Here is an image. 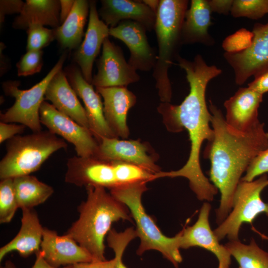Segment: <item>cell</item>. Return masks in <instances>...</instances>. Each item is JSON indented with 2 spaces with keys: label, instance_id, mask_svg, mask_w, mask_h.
<instances>
[{
  "label": "cell",
  "instance_id": "obj_25",
  "mask_svg": "<svg viewBox=\"0 0 268 268\" xmlns=\"http://www.w3.org/2000/svg\"><path fill=\"white\" fill-rule=\"evenodd\" d=\"M60 26V2L57 0H26L12 23L16 29L26 30L31 24Z\"/></svg>",
  "mask_w": 268,
  "mask_h": 268
},
{
  "label": "cell",
  "instance_id": "obj_14",
  "mask_svg": "<svg viewBox=\"0 0 268 268\" xmlns=\"http://www.w3.org/2000/svg\"><path fill=\"white\" fill-rule=\"evenodd\" d=\"M67 76L73 89L84 103L89 129L98 143L104 137L118 138L106 120L100 95L94 89L93 85L84 79L80 69L69 68Z\"/></svg>",
  "mask_w": 268,
  "mask_h": 268
},
{
  "label": "cell",
  "instance_id": "obj_39",
  "mask_svg": "<svg viewBox=\"0 0 268 268\" xmlns=\"http://www.w3.org/2000/svg\"><path fill=\"white\" fill-rule=\"evenodd\" d=\"M254 79L248 87L264 94L268 92V67L254 76Z\"/></svg>",
  "mask_w": 268,
  "mask_h": 268
},
{
  "label": "cell",
  "instance_id": "obj_38",
  "mask_svg": "<svg viewBox=\"0 0 268 268\" xmlns=\"http://www.w3.org/2000/svg\"><path fill=\"white\" fill-rule=\"evenodd\" d=\"M26 127L22 124H15L0 122V143L8 140L18 134L22 133Z\"/></svg>",
  "mask_w": 268,
  "mask_h": 268
},
{
  "label": "cell",
  "instance_id": "obj_9",
  "mask_svg": "<svg viewBox=\"0 0 268 268\" xmlns=\"http://www.w3.org/2000/svg\"><path fill=\"white\" fill-rule=\"evenodd\" d=\"M40 119L41 124L49 131L72 144L77 156H96L99 143L89 129L80 125L45 100L40 109Z\"/></svg>",
  "mask_w": 268,
  "mask_h": 268
},
{
  "label": "cell",
  "instance_id": "obj_20",
  "mask_svg": "<svg viewBox=\"0 0 268 268\" xmlns=\"http://www.w3.org/2000/svg\"><path fill=\"white\" fill-rule=\"evenodd\" d=\"M103 99V110L106 120L118 137L127 138L130 131L127 124L129 110L136 102V97L127 86L96 88Z\"/></svg>",
  "mask_w": 268,
  "mask_h": 268
},
{
  "label": "cell",
  "instance_id": "obj_41",
  "mask_svg": "<svg viewBox=\"0 0 268 268\" xmlns=\"http://www.w3.org/2000/svg\"><path fill=\"white\" fill-rule=\"evenodd\" d=\"M115 258L103 261H93L91 262L79 263L73 265V268H115Z\"/></svg>",
  "mask_w": 268,
  "mask_h": 268
},
{
  "label": "cell",
  "instance_id": "obj_6",
  "mask_svg": "<svg viewBox=\"0 0 268 268\" xmlns=\"http://www.w3.org/2000/svg\"><path fill=\"white\" fill-rule=\"evenodd\" d=\"M67 146L63 138L49 130L16 135L6 143V153L0 162V180L30 175L52 154Z\"/></svg>",
  "mask_w": 268,
  "mask_h": 268
},
{
  "label": "cell",
  "instance_id": "obj_23",
  "mask_svg": "<svg viewBox=\"0 0 268 268\" xmlns=\"http://www.w3.org/2000/svg\"><path fill=\"white\" fill-rule=\"evenodd\" d=\"M21 227L17 235L0 248V261L8 253L18 252L23 258H27L41 250L44 227L37 212L33 209H22Z\"/></svg>",
  "mask_w": 268,
  "mask_h": 268
},
{
  "label": "cell",
  "instance_id": "obj_13",
  "mask_svg": "<svg viewBox=\"0 0 268 268\" xmlns=\"http://www.w3.org/2000/svg\"><path fill=\"white\" fill-rule=\"evenodd\" d=\"M146 31L142 25L132 20L123 21L109 29V36L122 41L128 48V62L136 71L153 70L157 60V54L148 43Z\"/></svg>",
  "mask_w": 268,
  "mask_h": 268
},
{
  "label": "cell",
  "instance_id": "obj_34",
  "mask_svg": "<svg viewBox=\"0 0 268 268\" xmlns=\"http://www.w3.org/2000/svg\"><path fill=\"white\" fill-rule=\"evenodd\" d=\"M253 37L252 31L242 28L226 37L222 42V47L225 53H240L251 46Z\"/></svg>",
  "mask_w": 268,
  "mask_h": 268
},
{
  "label": "cell",
  "instance_id": "obj_8",
  "mask_svg": "<svg viewBox=\"0 0 268 268\" xmlns=\"http://www.w3.org/2000/svg\"><path fill=\"white\" fill-rule=\"evenodd\" d=\"M268 186L266 174L251 182L240 181L233 196L232 210L213 231L219 241L225 237L230 241L238 240L240 228L243 223H252L262 213L268 216V202L264 201L261 197L262 191Z\"/></svg>",
  "mask_w": 268,
  "mask_h": 268
},
{
  "label": "cell",
  "instance_id": "obj_31",
  "mask_svg": "<svg viewBox=\"0 0 268 268\" xmlns=\"http://www.w3.org/2000/svg\"><path fill=\"white\" fill-rule=\"evenodd\" d=\"M137 237L135 229L129 227L123 232L111 229L107 236L108 246L115 253V268H127L123 261V256L129 244Z\"/></svg>",
  "mask_w": 268,
  "mask_h": 268
},
{
  "label": "cell",
  "instance_id": "obj_7",
  "mask_svg": "<svg viewBox=\"0 0 268 268\" xmlns=\"http://www.w3.org/2000/svg\"><path fill=\"white\" fill-rule=\"evenodd\" d=\"M66 57V54H63L46 76L30 89H19L17 81L3 82V91L6 95L14 98L15 102L5 112L0 114V122L18 123L29 128L33 132L41 131L40 109L45 100L47 86L56 73L62 69Z\"/></svg>",
  "mask_w": 268,
  "mask_h": 268
},
{
  "label": "cell",
  "instance_id": "obj_32",
  "mask_svg": "<svg viewBox=\"0 0 268 268\" xmlns=\"http://www.w3.org/2000/svg\"><path fill=\"white\" fill-rule=\"evenodd\" d=\"M268 13V0H233L230 14L235 18L259 19Z\"/></svg>",
  "mask_w": 268,
  "mask_h": 268
},
{
  "label": "cell",
  "instance_id": "obj_24",
  "mask_svg": "<svg viewBox=\"0 0 268 268\" xmlns=\"http://www.w3.org/2000/svg\"><path fill=\"white\" fill-rule=\"evenodd\" d=\"M211 13L207 0L191 1L182 25L183 45L199 43L211 46L214 44V39L208 32L211 25Z\"/></svg>",
  "mask_w": 268,
  "mask_h": 268
},
{
  "label": "cell",
  "instance_id": "obj_26",
  "mask_svg": "<svg viewBox=\"0 0 268 268\" xmlns=\"http://www.w3.org/2000/svg\"><path fill=\"white\" fill-rule=\"evenodd\" d=\"M89 1L75 0L72 10L65 21L55 28L56 39L65 49H76L81 44L89 12Z\"/></svg>",
  "mask_w": 268,
  "mask_h": 268
},
{
  "label": "cell",
  "instance_id": "obj_43",
  "mask_svg": "<svg viewBox=\"0 0 268 268\" xmlns=\"http://www.w3.org/2000/svg\"><path fill=\"white\" fill-rule=\"evenodd\" d=\"M35 255L36 260L31 268H73L72 265L60 268H56L51 266L44 259L41 251Z\"/></svg>",
  "mask_w": 268,
  "mask_h": 268
},
{
  "label": "cell",
  "instance_id": "obj_42",
  "mask_svg": "<svg viewBox=\"0 0 268 268\" xmlns=\"http://www.w3.org/2000/svg\"><path fill=\"white\" fill-rule=\"evenodd\" d=\"M75 0H60V22L62 24L70 13Z\"/></svg>",
  "mask_w": 268,
  "mask_h": 268
},
{
  "label": "cell",
  "instance_id": "obj_37",
  "mask_svg": "<svg viewBox=\"0 0 268 268\" xmlns=\"http://www.w3.org/2000/svg\"><path fill=\"white\" fill-rule=\"evenodd\" d=\"M24 2L20 0H1L0 1V23L4 22L6 15L21 12Z\"/></svg>",
  "mask_w": 268,
  "mask_h": 268
},
{
  "label": "cell",
  "instance_id": "obj_33",
  "mask_svg": "<svg viewBox=\"0 0 268 268\" xmlns=\"http://www.w3.org/2000/svg\"><path fill=\"white\" fill-rule=\"evenodd\" d=\"M27 51L42 50L56 39L55 30L44 26L33 24L26 29Z\"/></svg>",
  "mask_w": 268,
  "mask_h": 268
},
{
  "label": "cell",
  "instance_id": "obj_3",
  "mask_svg": "<svg viewBox=\"0 0 268 268\" xmlns=\"http://www.w3.org/2000/svg\"><path fill=\"white\" fill-rule=\"evenodd\" d=\"M87 197L77 207L78 218L66 234L85 249L96 261L106 260L105 238L113 223L122 220L132 221L127 206L115 198L105 188L86 187Z\"/></svg>",
  "mask_w": 268,
  "mask_h": 268
},
{
  "label": "cell",
  "instance_id": "obj_10",
  "mask_svg": "<svg viewBox=\"0 0 268 268\" xmlns=\"http://www.w3.org/2000/svg\"><path fill=\"white\" fill-rule=\"evenodd\" d=\"M251 46L238 53H224L223 57L232 68L237 85H243L252 76H255L268 67V22L256 23Z\"/></svg>",
  "mask_w": 268,
  "mask_h": 268
},
{
  "label": "cell",
  "instance_id": "obj_45",
  "mask_svg": "<svg viewBox=\"0 0 268 268\" xmlns=\"http://www.w3.org/2000/svg\"><path fill=\"white\" fill-rule=\"evenodd\" d=\"M0 268H17L15 265L11 260H7Z\"/></svg>",
  "mask_w": 268,
  "mask_h": 268
},
{
  "label": "cell",
  "instance_id": "obj_5",
  "mask_svg": "<svg viewBox=\"0 0 268 268\" xmlns=\"http://www.w3.org/2000/svg\"><path fill=\"white\" fill-rule=\"evenodd\" d=\"M147 182H142L117 186L110 193L128 208L136 225V232L140 239L136 254L142 255L148 250H156L169 261L175 267L183 260L180 252V232L173 237L165 236L148 215L142 204V194L148 190Z\"/></svg>",
  "mask_w": 268,
  "mask_h": 268
},
{
  "label": "cell",
  "instance_id": "obj_16",
  "mask_svg": "<svg viewBox=\"0 0 268 268\" xmlns=\"http://www.w3.org/2000/svg\"><path fill=\"white\" fill-rule=\"evenodd\" d=\"M149 146L138 140H120L118 138L101 139L95 157L107 160L133 164L155 174L161 171L150 152Z\"/></svg>",
  "mask_w": 268,
  "mask_h": 268
},
{
  "label": "cell",
  "instance_id": "obj_36",
  "mask_svg": "<svg viewBox=\"0 0 268 268\" xmlns=\"http://www.w3.org/2000/svg\"><path fill=\"white\" fill-rule=\"evenodd\" d=\"M268 173V148L261 151L252 161L241 180L251 182Z\"/></svg>",
  "mask_w": 268,
  "mask_h": 268
},
{
  "label": "cell",
  "instance_id": "obj_2",
  "mask_svg": "<svg viewBox=\"0 0 268 268\" xmlns=\"http://www.w3.org/2000/svg\"><path fill=\"white\" fill-rule=\"evenodd\" d=\"M208 109L213 136L207 142L203 157L210 161L209 180L220 193V205L216 210L219 225L232 210L242 174L254 159L268 148V135L264 123L260 122L246 132H239L228 125L221 111L211 100Z\"/></svg>",
  "mask_w": 268,
  "mask_h": 268
},
{
  "label": "cell",
  "instance_id": "obj_30",
  "mask_svg": "<svg viewBox=\"0 0 268 268\" xmlns=\"http://www.w3.org/2000/svg\"><path fill=\"white\" fill-rule=\"evenodd\" d=\"M13 187V178L0 182V223H9L18 208Z\"/></svg>",
  "mask_w": 268,
  "mask_h": 268
},
{
  "label": "cell",
  "instance_id": "obj_21",
  "mask_svg": "<svg viewBox=\"0 0 268 268\" xmlns=\"http://www.w3.org/2000/svg\"><path fill=\"white\" fill-rule=\"evenodd\" d=\"M98 11L100 19L109 28L123 21L132 20L148 31L154 29L156 14L142 0H102Z\"/></svg>",
  "mask_w": 268,
  "mask_h": 268
},
{
  "label": "cell",
  "instance_id": "obj_40",
  "mask_svg": "<svg viewBox=\"0 0 268 268\" xmlns=\"http://www.w3.org/2000/svg\"><path fill=\"white\" fill-rule=\"evenodd\" d=\"M211 12L227 15L230 13L233 0H207Z\"/></svg>",
  "mask_w": 268,
  "mask_h": 268
},
{
  "label": "cell",
  "instance_id": "obj_12",
  "mask_svg": "<svg viewBox=\"0 0 268 268\" xmlns=\"http://www.w3.org/2000/svg\"><path fill=\"white\" fill-rule=\"evenodd\" d=\"M67 165L66 183L77 187H101L109 190L117 186L113 161L74 156L68 159Z\"/></svg>",
  "mask_w": 268,
  "mask_h": 268
},
{
  "label": "cell",
  "instance_id": "obj_11",
  "mask_svg": "<svg viewBox=\"0 0 268 268\" xmlns=\"http://www.w3.org/2000/svg\"><path fill=\"white\" fill-rule=\"evenodd\" d=\"M102 50L97 63V72L92 81L96 88L127 86L140 80L136 70L126 61L121 48L112 42L109 37L104 41Z\"/></svg>",
  "mask_w": 268,
  "mask_h": 268
},
{
  "label": "cell",
  "instance_id": "obj_29",
  "mask_svg": "<svg viewBox=\"0 0 268 268\" xmlns=\"http://www.w3.org/2000/svg\"><path fill=\"white\" fill-rule=\"evenodd\" d=\"M113 162L117 186L154 180V174L139 166L118 161Z\"/></svg>",
  "mask_w": 268,
  "mask_h": 268
},
{
  "label": "cell",
  "instance_id": "obj_19",
  "mask_svg": "<svg viewBox=\"0 0 268 268\" xmlns=\"http://www.w3.org/2000/svg\"><path fill=\"white\" fill-rule=\"evenodd\" d=\"M263 95L247 87H240L224 103L225 119L232 129L246 132L260 122L258 110Z\"/></svg>",
  "mask_w": 268,
  "mask_h": 268
},
{
  "label": "cell",
  "instance_id": "obj_18",
  "mask_svg": "<svg viewBox=\"0 0 268 268\" xmlns=\"http://www.w3.org/2000/svg\"><path fill=\"white\" fill-rule=\"evenodd\" d=\"M40 251L44 259L56 268L96 261L67 234L59 235L56 231L46 227L43 229Z\"/></svg>",
  "mask_w": 268,
  "mask_h": 268
},
{
  "label": "cell",
  "instance_id": "obj_4",
  "mask_svg": "<svg viewBox=\"0 0 268 268\" xmlns=\"http://www.w3.org/2000/svg\"><path fill=\"white\" fill-rule=\"evenodd\" d=\"M188 0H160L154 29L158 54L152 76L162 102H170L172 87L168 70L180 56L183 45L182 25L188 9Z\"/></svg>",
  "mask_w": 268,
  "mask_h": 268
},
{
  "label": "cell",
  "instance_id": "obj_35",
  "mask_svg": "<svg viewBox=\"0 0 268 268\" xmlns=\"http://www.w3.org/2000/svg\"><path fill=\"white\" fill-rule=\"evenodd\" d=\"M43 66L42 50L27 51L16 64L17 75L26 76L39 72Z\"/></svg>",
  "mask_w": 268,
  "mask_h": 268
},
{
  "label": "cell",
  "instance_id": "obj_15",
  "mask_svg": "<svg viewBox=\"0 0 268 268\" xmlns=\"http://www.w3.org/2000/svg\"><path fill=\"white\" fill-rule=\"evenodd\" d=\"M210 209L209 203H203L194 224L179 232L180 247L184 249L193 247L202 248L215 255L218 261V268H229L231 256L226 247L219 243L209 225Z\"/></svg>",
  "mask_w": 268,
  "mask_h": 268
},
{
  "label": "cell",
  "instance_id": "obj_44",
  "mask_svg": "<svg viewBox=\"0 0 268 268\" xmlns=\"http://www.w3.org/2000/svg\"><path fill=\"white\" fill-rule=\"evenodd\" d=\"M142 1L156 14L160 3V0H144Z\"/></svg>",
  "mask_w": 268,
  "mask_h": 268
},
{
  "label": "cell",
  "instance_id": "obj_17",
  "mask_svg": "<svg viewBox=\"0 0 268 268\" xmlns=\"http://www.w3.org/2000/svg\"><path fill=\"white\" fill-rule=\"evenodd\" d=\"M89 21L85 37L74 55L84 79L92 84V68L104 41L109 37V27L100 19L95 0L89 1Z\"/></svg>",
  "mask_w": 268,
  "mask_h": 268
},
{
  "label": "cell",
  "instance_id": "obj_28",
  "mask_svg": "<svg viewBox=\"0 0 268 268\" xmlns=\"http://www.w3.org/2000/svg\"><path fill=\"white\" fill-rule=\"evenodd\" d=\"M225 246L239 264V268H268V253L252 239L249 244L230 241Z\"/></svg>",
  "mask_w": 268,
  "mask_h": 268
},
{
  "label": "cell",
  "instance_id": "obj_22",
  "mask_svg": "<svg viewBox=\"0 0 268 268\" xmlns=\"http://www.w3.org/2000/svg\"><path fill=\"white\" fill-rule=\"evenodd\" d=\"M45 99L50 101L59 111L89 129L85 109L62 69L56 73L49 83Z\"/></svg>",
  "mask_w": 268,
  "mask_h": 268
},
{
  "label": "cell",
  "instance_id": "obj_27",
  "mask_svg": "<svg viewBox=\"0 0 268 268\" xmlns=\"http://www.w3.org/2000/svg\"><path fill=\"white\" fill-rule=\"evenodd\" d=\"M13 187L18 207L33 209L46 201L53 194V188L28 175L13 178Z\"/></svg>",
  "mask_w": 268,
  "mask_h": 268
},
{
  "label": "cell",
  "instance_id": "obj_1",
  "mask_svg": "<svg viewBox=\"0 0 268 268\" xmlns=\"http://www.w3.org/2000/svg\"><path fill=\"white\" fill-rule=\"evenodd\" d=\"M176 61L186 72L189 93L180 105L161 102L157 111L162 115L169 131L178 133L184 129L187 131L191 142L190 152L188 159L181 168L169 172L160 171L154 175V178H186L199 200L210 201L213 200L218 190L204 176L200 160L203 142L210 141L213 136L205 92L209 82L221 74L222 71L215 65H207L200 54L196 55L192 61L179 56Z\"/></svg>",
  "mask_w": 268,
  "mask_h": 268
}]
</instances>
